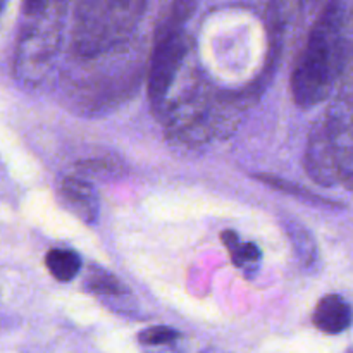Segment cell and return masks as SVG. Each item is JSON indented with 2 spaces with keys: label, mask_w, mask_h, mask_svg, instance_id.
Returning a JSON list of instances; mask_svg holds the SVG:
<instances>
[{
  "label": "cell",
  "mask_w": 353,
  "mask_h": 353,
  "mask_svg": "<svg viewBox=\"0 0 353 353\" xmlns=\"http://www.w3.org/2000/svg\"><path fill=\"white\" fill-rule=\"evenodd\" d=\"M352 7L345 0H327L317 16L292 72V95L302 109L327 99L347 62Z\"/></svg>",
  "instance_id": "1"
},
{
  "label": "cell",
  "mask_w": 353,
  "mask_h": 353,
  "mask_svg": "<svg viewBox=\"0 0 353 353\" xmlns=\"http://www.w3.org/2000/svg\"><path fill=\"white\" fill-rule=\"evenodd\" d=\"M150 0H79L72 45L79 55L92 57L130 37Z\"/></svg>",
  "instance_id": "2"
},
{
  "label": "cell",
  "mask_w": 353,
  "mask_h": 353,
  "mask_svg": "<svg viewBox=\"0 0 353 353\" xmlns=\"http://www.w3.org/2000/svg\"><path fill=\"white\" fill-rule=\"evenodd\" d=\"M188 50L185 24L165 17L155 37L154 50L148 68V97L154 109H161L168 99L176 72L181 68L183 59Z\"/></svg>",
  "instance_id": "3"
},
{
  "label": "cell",
  "mask_w": 353,
  "mask_h": 353,
  "mask_svg": "<svg viewBox=\"0 0 353 353\" xmlns=\"http://www.w3.org/2000/svg\"><path fill=\"white\" fill-rule=\"evenodd\" d=\"M321 121L333 152L338 181L353 190V109L348 105L331 107Z\"/></svg>",
  "instance_id": "4"
},
{
  "label": "cell",
  "mask_w": 353,
  "mask_h": 353,
  "mask_svg": "<svg viewBox=\"0 0 353 353\" xmlns=\"http://www.w3.org/2000/svg\"><path fill=\"white\" fill-rule=\"evenodd\" d=\"M305 169L317 185L326 186V188L340 185L330 140H327L326 130H324V124L321 119L314 124L309 134L305 150Z\"/></svg>",
  "instance_id": "5"
},
{
  "label": "cell",
  "mask_w": 353,
  "mask_h": 353,
  "mask_svg": "<svg viewBox=\"0 0 353 353\" xmlns=\"http://www.w3.org/2000/svg\"><path fill=\"white\" fill-rule=\"evenodd\" d=\"M303 7L305 0H268L265 21L272 59L281 54L286 37L302 19Z\"/></svg>",
  "instance_id": "6"
},
{
  "label": "cell",
  "mask_w": 353,
  "mask_h": 353,
  "mask_svg": "<svg viewBox=\"0 0 353 353\" xmlns=\"http://www.w3.org/2000/svg\"><path fill=\"white\" fill-rule=\"evenodd\" d=\"M314 326L326 334H341L353 324L350 303L340 295H327L319 300L312 314Z\"/></svg>",
  "instance_id": "7"
},
{
  "label": "cell",
  "mask_w": 353,
  "mask_h": 353,
  "mask_svg": "<svg viewBox=\"0 0 353 353\" xmlns=\"http://www.w3.org/2000/svg\"><path fill=\"white\" fill-rule=\"evenodd\" d=\"M61 192L64 195V200L76 210V214L85 219H95L97 200L95 188L83 178H65L62 181Z\"/></svg>",
  "instance_id": "8"
},
{
  "label": "cell",
  "mask_w": 353,
  "mask_h": 353,
  "mask_svg": "<svg viewBox=\"0 0 353 353\" xmlns=\"http://www.w3.org/2000/svg\"><path fill=\"white\" fill-rule=\"evenodd\" d=\"M45 264L57 281H71L81 268V259L69 248H52L45 257Z\"/></svg>",
  "instance_id": "9"
},
{
  "label": "cell",
  "mask_w": 353,
  "mask_h": 353,
  "mask_svg": "<svg viewBox=\"0 0 353 353\" xmlns=\"http://www.w3.org/2000/svg\"><path fill=\"white\" fill-rule=\"evenodd\" d=\"M223 243L230 250L233 264L236 268H245L247 264H254L261 259V250L255 243H241L238 234L234 231H224L223 233Z\"/></svg>",
  "instance_id": "10"
},
{
  "label": "cell",
  "mask_w": 353,
  "mask_h": 353,
  "mask_svg": "<svg viewBox=\"0 0 353 353\" xmlns=\"http://www.w3.org/2000/svg\"><path fill=\"white\" fill-rule=\"evenodd\" d=\"M179 338V333L168 326H152L138 334V341L145 347H162V345L174 343Z\"/></svg>",
  "instance_id": "11"
},
{
  "label": "cell",
  "mask_w": 353,
  "mask_h": 353,
  "mask_svg": "<svg viewBox=\"0 0 353 353\" xmlns=\"http://www.w3.org/2000/svg\"><path fill=\"white\" fill-rule=\"evenodd\" d=\"M88 286L95 293H100V295H119L121 293V285L117 283V279L107 274V272L90 276Z\"/></svg>",
  "instance_id": "12"
},
{
  "label": "cell",
  "mask_w": 353,
  "mask_h": 353,
  "mask_svg": "<svg viewBox=\"0 0 353 353\" xmlns=\"http://www.w3.org/2000/svg\"><path fill=\"white\" fill-rule=\"evenodd\" d=\"M257 179H261L262 183H265V185L272 186V188H278V190H283L285 193H290V195H296V196H302V199H309L312 200V202H321V203H330L327 200L321 199V196H316V195H310V193H307V190L303 188H299V186H293L290 185V183L283 181V179H278V178H272V176H257Z\"/></svg>",
  "instance_id": "13"
},
{
  "label": "cell",
  "mask_w": 353,
  "mask_h": 353,
  "mask_svg": "<svg viewBox=\"0 0 353 353\" xmlns=\"http://www.w3.org/2000/svg\"><path fill=\"white\" fill-rule=\"evenodd\" d=\"M47 0H24V12L28 16H38L43 12Z\"/></svg>",
  "instance_id": "14"
},
{
  "label": "cell",
  "mask_w": 353,
  "mask_h": 353,
  "mask_svg": "<svg viewBox=\"0 0 353 353\" xmlns=\"http://www.w3.org/2000/svg\"><path fill=\"white\" fill-rule=\"evenodd\" d=\"M6 3H7V0H0V17H2L3 9H6Z\"/></svg>",
  "instance_id": "15"
}]
</instances>
